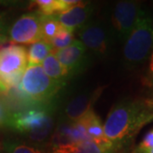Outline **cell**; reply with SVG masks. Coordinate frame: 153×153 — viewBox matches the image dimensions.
I'll return each mask as SVG.
<instances>
[{
  "instance_id": "cell-1",
  "label": "cell",
  "mask_w": 153,
  "mask_h": 153,
  "mask_svg": "<svg viewBox=\"0 0 153 153\" xmlns=\"http://www.w3.org/2000/svg\"><path fill=\"white\" fill-rule=\"evenodd\" d=\"M153 122L152 99H125L114 105L105 121L106 142L118 152L143 127Z\"/></svg>"
},
{
  "instance_id": "cell-10",
  "label": "cell",
  "mask_w": 153,
  "mask_h": 153,
  "mask_svg": "<svg viewBox=\"0 0 153 153\" xmlns=\"http://www.w3.org/2000/svg\"><path fill=\"white\" fill-rule=\"evenodd\" d=\"M53 53L60 64L66 67L71 77L83 71L89 64L90 55L78 39H75L66 48Z\"/></svg>"
},
{
  "instance_id": "cell-3",
  "label": "cell",
  "mask_w": 153,
  "mask_h": 153,
  "mask_svg": "<svg viewBox=\"0 0 153 153\" xmlns=\"http://www.w3.org/2000/svg\"><path fill=\"white\" fill-rule=\"evenodd\" d=\"M63 84L51 79L42 66H27L16 87L22 102L29 107L56 101Z\"/></svg>"
},
{
  "instance_id": "cell-13",
  "label": "cell",
  "mask_w": 153,
  "mask_h": 153,
  "mask_svg": "<svg viewBox=\"0 0 153 153\" xmlns=\"http://www.w3.org/2000/svg\"><path fill=\"white\" fill-rule=\"evenodd\" d=\"M117 151L109 143L87 140L72 145L51 148L50 153H117Z\"/></svg>"
},
{
  "instance_id": "cell-4",
  "label": "cell",
  "mask_w": 153,
  "mask_h": 153,
  "mask_svg": "<svg viewBox=\"0 0 153 153\" xmlns=\"http://www.w3.org/2000/svg\"><path fill=\"white\" fill-rule=\"evenodd\" d=\"M123 60L128 69L143 65L153 51V16L143 10L134 27L123 42Z\"/></svg>"
},
{
  "instance_id": "cell-5",
  "label": "cell",
  "mask_w": 153,
  "mask_h": 153,
  "mask_svg": "<svg viewBox=\"0 0 153 153\" xmlns=\"http://www.w3.org/2000/svg\"><path fill=\"white\" fill-rule=\"evenodd\" d=\"M143 9L137 1H118L110 10L106 22L114 40L124 42L134 27Z\"/></svg>"
},
{
  "instance_id": "cell-9",
  "label": "cell",
  "mask_w": 153,
  "mask_h": 153,
  "mask_svg": "<svg viewBox=\"0 0 153 153\" xmlns=\"http://www.w3.org/2000/svg\"><path fill=\"white\" fill-rule=\"evenodd\" d=\"M11 44H33L42 40L41 15L32 11L20 16L7 32Z\"/></svg>"
},
{
  "instance_id": "cell-19",
  "label": "cell",
  "mask_w": 153,
  "mask_h": 153,
  "mask_svg": "<svg viewBox=\"0 0 153 153\" xmlns=\"http://www.w3.org/2000/svg\"><path fill=\"white\" fill-rule=\"evenodd\" d=\"M5 153H45L40 148L21 140H9L4 143Z\"/></svg>"
},
{
  "instance_id": "cell-25",
  "label": "cell",
  "mask_w": 153,
  "mask_h": 153,
  "mask_svg": "<svg viewBox=\"0 0 153 153\" xmlns=\"http://www.w3.org/2000/svg\"><path fill=\"white\" fill-rule=\"evenodd\" d=\"M9 41L6 34H0V48L4 47V45Z\"/></svg>"
},
{
  "instance_id": "cell-24",
  "label": "cell",
  "mask_w": 153,
  "mask_h": 153,
  "mask_svg": "<svg viewBox=\"0 0 153 153\" xmlns=\"http://www.w3.org/2000/svg\"><path fill=\"white\" fill-rule=\"evenodd\" d=\"M9 29L7 15L4 12H0V34H6Z\"/></svg>"
},
{
  "instance_id": "cell-17",
  "label": "cell",
  "mask_w": 153,
  "mask_h": 153,
  "mask_svg": "<svg viewBox=\"0 0 153 153\" xmlns=\"http://www.w3.org/2000/svg\"><path fill=\"white\" fill-rule=\"evenodd\" d=\"M27 51V66H38L45 60V58L53 52L51 44L40 40L31 44Z\"/></svg>"
},
{
  "instance_id": "cell-20",
  "label": "cell",
  "mask_w": 153,
  "mask_h": 153,
  "mask_svg": "<svg viewBox=\"0 0 153 153\" xmlns=\"http://www.w3.org/2000/svg\"><path fill=\"white\" fill-rule=\"evenodd\" d=\"M75 40L74 33L67 30L66 28L61 26L60 31L55 35V37L51 41V46L53 48V52L56 50L66 48Z\"/></svg>"
},
{
  "instance_id": "cell-11",
  "label": "cell",
  "mask_w": 153,
  "mask_h": 153,
  "mask_svg": "<svg viewBox=\"0 0 153 153\" xmlns=\"http://www.w3.org/2000/svg\"><path fill=\"white\" fill-rule=\"evenodd\" d=\"M87 140H92L88 136L85 128L81 123V122H58L49 143L51 148H53L83 142Z\"/></svg>"
},
{
  "instance_id": "cell-23",
  "label": "cell",
  "mask_w": 153,
  "mask_h": 153,
  "mask_svg": "<svg viewBox=\"0 0 153 153\" xmlns=\"http://www.w3.org/2000/svg\"><path fill=\"white\" fill-rule=\"evenodd\" d=\"M9 117H10V114L8 113L5 106L4 105L2 101L0 100V127L7 125L8 120H9Z\"/></svg>"
},
{
  "instance_id": "cell-15",
  "label": "cell",
  "mask_w": 153,
  "mask_h": 153,
  "mask_svg": "<svg viewBox=\"0 0 153 153\" xmlns=\"http://www.w3.org/2000/svg\"><path fill=\"white\" fill-rule=\"evenodd\" d=\"M42 67L45 73L51 79L63 85H66V82L71 78L70 73L66 70V67L60 64L53 52L48 55L43 61Z\"/></svg>"
},
{
  "instance_id": "cell-12",
  "label": "cell",
  "mask_w": 153,
  "mask_h": 153,
  "mask_svg": "<svg viewBox=\"0 0 153 153\" xmlns=\"http://www.w3.org/2000/svg\"><path fill=\"white\" fill-rule=\"evenodd\" d=\"M94 11L92 3L79 1L77 4L55 16L62 27L74 33L90 21Z\"/></svg>"
},
{
  "instance_id": "cell-26",
  "label": "cell",
  "mask_w": 153,
  "mask_h": 153,
  "mask_svg": "<svg viewBox=\"0 0 153 153\" xmlns=\"http://www.w3.org/2000/svg\"><path fill=\"white\" fill-rule=\"evenodd\" d=\"M8 90H9V88H7V86L4 83V82H3V81L1 80V78H0V94L7 93Z\"/></svg>"
},
{
  "instance_id": "cell-28",
  "label": "cell",
  "mask_w": 153,
  "mask_h": 153,
  "mask_svg": "<svg viewBox=\"0 0 153 153\" xmlns=\"http://www.w3.org/2000/svg\"><path fill=\"white\" fill-rule=\"evenodd\" d=\"M152 100H153V99H152Z\"/></svg>"
},
{
  "instance_id": "cell-16",
  "label": "cell",
  "mask_w": 153,
  "mask_h": 153,
  "mask_svg": "<svg viewBox=\"0 0 153 153\" xmlns=\"http://www.w3.org/2000/svg\"><path fill=\"white\" fill-rule=\"evenodd\" d=\"M79 122H81L85 128L87 134L92 140L100 143H108L105 139L104 127L102 122L98 115H96L94 111V110L87 113Z\"/></svg>"
},
{
  "instance_id": "cell-22",
  "label": "cell",
  "mask_w": 153,
  "mask_h": 153,
  "mask_svg": "<svg viewBox=\"0 0 153 153\" xmlns=\"http://www.w3.org/2000/svg\"><path fill=\"white\" fill-rule=\"evenodd\" d=\"M153 147V128L148 132L141 140V142L138 145L136 149L139 150H146Z\"/></svg>"
},
{
  "instance_id": "cell-2",
  "label": "cell",
  "mask_w": 153,
  "mask_h": 153,
  "mask_svg": "<svg viewBox=\"0 0 153 153\" xmlns=\"http://www.w3.org/2000/svg\"><path fill=\"white\" fill-rule=\"evenodd\" d=\"M56 101L36 105L10 114L7 125L24 135L35 145L50 141L55 128Z\"/></svg>"
},
{
  "instance_id": "cell-27",
  "label": "cell",
  "mask_w": 153,
  "mask_h": 153,
  "mask_svg": "<svg viewBox=\"0 0 153 153\" xmlns=\"http://www.w3.org/2000/svg\"><path fill=\"white\" fill-rule=\"evenodd\" d=\"M133 153H153V147L150 149H146V150H139V149H134Z\"/></svg>"
},
{
  "instance_id": "cell-14",
  "label": "cell",
  "mask_w": 153,
  "mask_h": 153,
  "mask_svg": "<svg viewBox=\"0 0 153 153\" xmlns=\"http://www.w3.org/2000/svg\"><path fill=\"white\" fill-rule=\"evenodd\" d=\"M79 3L76 0H37L31 4L33 10L43 16H55Z\"/></svg>"
},
{
  "instance_id": "cell-8",
  "label": "cell",
  "mask_w": 153,
  "mask_h": 153,
  "mask_svg": "<svg viewBox=\"0 0 153 153\" xmlns=\"http://www.w3.org/2000/svg\"><path fill=\"white\" fill-rule=\"evenodd\" d=\"M102 90L103 88H97L90 91L76 93L66 98L58 106V122L76 123L81 120L87 113L94 110V105Z\"/></svg>"
},
{
  "instance_id": "cell-6",
  "label": "cell",
  "mask_w": 153,
  "mask_h": 153,
  "mask_svg": "<svg viewBox=\"0 0 153 153\" xmlns=\"http://www.w3.org/2000/svg\"><path fill=\"white\" fill-rule=\"evenodd\" d=\"M27 67V51L22 45L0 48V78L8 88H16Z\"/></svg>"
},
{
  "instance_id": "cell-7",
  "label": "cell",
  "mask_w": 153,
  "mask_h": 153,
  "mask_svg": "<svg viewBox=\"0 0 153 153\" xmlns=\"http://www.w3.org/2000/svg\"><path fill=\"white\" fill-rule=\"evenodd\" d=\"M76 33L90 55L105 58L110 54L114 39L106 22L89 21Z\"/></svg>"
},
{
  "instance_id": "cell-18",
  "label": "cell",
  "mask_w": 153,
  "mask_h": 153,
  "mask_svg": "<svg viewBox=\"0 0 153 153\" xmlns=\"http://www.w3.org/2000/svg\"><path fill=\"white\" fill-rule=\"evenodd\" d=\"M61 25L57 20L56 16L41 15V35L42 40L50 44L52 39L60 31Z\"/></svg>"
},
{
  "instance_id": "cell-21",
  "label": "cell",
  "mask_w": 153,
  "mask_h": 153,
  "mask_svg": "<svg viewBox=\"0 0 153 153\" xmlns=\"http://www.w3.org/2000/svg\"><path fill=\"white\" fill-rule=\"evenodd\" d=\"M142 83L145 87L153 89V51L147 60V66L142 77Z\"/></svg>"
}]
</instances>
